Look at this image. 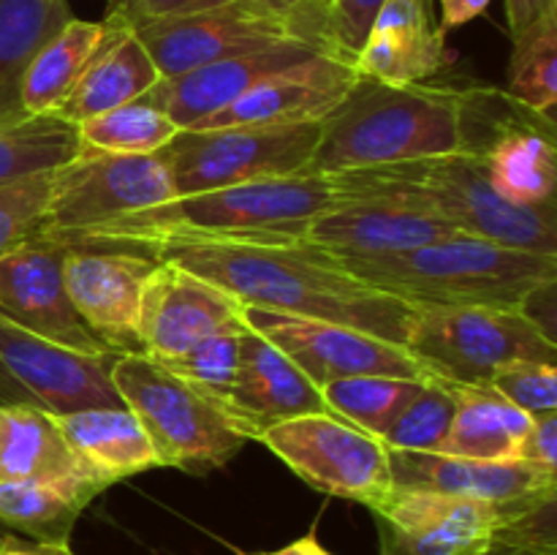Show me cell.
<instances>
[{
    "mask_svg": "<svg viewBox=\"0 0 557 555\" xmlns=\"http://www.w3.org/2000/svg\"><path fill=\"white\" fill-rule=\"evenodd\" d=\"M520 460L557 471V414L533 419L522 439Z\"/></svg>",
    "mask_w": 557,
    "mask_h": 555,
    "instance_id": "obj_43",
    "label": "cell"
},
{
    "mask_svg": "<svg viewBox=\"0 0 557 555\" xmlns=\"http://www.w3.org/2000/svg\"><path fill=\"white\" fill-rule=\"evenodd\" d=\"M482 555H542V553H528V550H520V547H511V544L495 542L493 547H490L487 553H482Z\"/></svg>",
    "mask_w": 557,
    "mask_h": 555,
    "instance_id": "obj_48",
    "label": "cell"
},
{
    "mask_svg": "<svg viewBox=\"0 0 557 555\" xmlns=\"http://www.w3.org/2000/svg\"><path fill=\"white\" fill-rule=\"evenodd\" d=\"M85 501L65 490L33 482H0V528L52 547H71Z\"/></svg>",
    "mask_w": 557,
    "mask_h": 555,
    "instance_id": "obj_32",
    "label": "cell"
},
{
    "mask_svg": "<svg viewBox=\"0 0 557 555\" xmlns=\"http://www.w3.org/2000/svg\"><path fill=\"white\" fill-rule=\"evenodd\" d=\"M223 3H228V0H109L103 20L134 30V27L147 25V22L199 14V11L215 9V5Z\"/></svg>",
    "mask_w": 557,
    "mask_h": 555,
    "instance_id": "obj_41",
    "label": "cell"
},
{
    "mask_svg": "<svg viewBox=\"0 0 557 555\" xmlns=\"http://www.w3.org/2000/svg\"><path fill=\"white\" fill-rule=\"evenodd\" d=\"M158 267L150 254L107 245H63V281L82 324L109 354L141 351L139 299Z\"/></svg>",
    "mask_w": 557,
    "mask_h": 555,
    "instance_id": "obj_15",
    "label": "cell"
},
{
    "mask_svg": "<svg viewBox=\"0 0 557 555\" xmlns=\"http://www.w3.org/2000/svg\"><path fill=\"white\" fill-rule=\"evenodd\" d=\"M403 346L433 379L490 384L515 362H555L557 343L520 308H419Z\"/></svg>",
    "mask_w": 557,
    "mask_h": 555,
    "instance_id": "obj_7",
    "label": "cell"
},
{
    "mask_svg": "<svg viewBox=\"0 0 557 555\" xmlns=\"http://www.w3.org/2000/svg\"><path fill=\"white\" fill-rule=\"evenodd\" d=\"M243 332H221L207 341L196 343L194 348L174 357L158 359L166 370L188 381L199 392H205L210 400L218 403V408L226 403L228 392H232L234 381H237L239 368V343H243Z\"/></svg>",
    "mask_w": 557,
    "mask_h": 555,
    "instance_id": "obj_37",
    "label": "cell"
},
{
    "mask_svg": "<svg viewBox=\"0 0 557 555\" xmlns=\"http://www.w3.org/2000/svg\"><path fill=\"white\" fill-rule=\"evenodd\" d=\"M557 11V0H506V20H509L511 38L531 30L539 20Z\"/></svg>",
    "mask_w": 557,
    "mask_h": 555,
    "instance_id": "obj_44",
    "label": "cell"
},
{
    "mask_svg": "<svg viewBox=\"0 0 557 555\" xmlns=\"http://www.w3.org/2000/svg\"><path fill=\"white\" fill-rule=\"evenodd\" d=\"M381 555H482L509 511L487 501L392 488L370 506Z\"/></svg>",
    "mask_w": 557,
    "mask_h": 555,
    "instance_id": "obj_14",
    "label": "cell"
},
{
    "mask_svg": "<svg viewBox=\"0 0 557 555\" xmlns=\"http://www.w3.org/2000/svg\"><path fill=\"white\" fill-rule=\"evenodd\" d=\"M0 482L49 484L87 506L107 490L71 452L52 414L33 406H0Z\"/></svg>",
    "mask_w": 557,
    "mask_h": 555,
    "instance_id": "obj_24",
    "label": "cell"
},
{
    "mask_svg": "<svg viewBox=\"0 0 557 555\" xmlns=\"http://www.w3.org/2000/svg\"><path fill=\"white\" fill-rule=\"evenodd\" d=\"M0 316L54 346L90 357L109 354L82 324L65 292L63 245L47 237L30 239L0 259Z\"/></svg>",
    "mask_w": 557,
    "mask_h": 555,
    "instance_id": "obj_17",
    "label": "cell"
},
{
    "mask_svg": "<svg viewBox=\"0 0 557 555\" xmlns=\"http://www.w3.org/2000/svg\"><path fill=\"white\" fill-rule=\"evenodd\" d=\"M172 199H177V188L158 156L79 152L52 172L47 221L38 237L65 243L87 229Z\"/></svg>",
    "mask_w": 557,
    "mask_h": 555,
    "instance_id": "obj_9",
    "label": "cell"
},
{
    "mask_svg": "<svg viewBox=\"0 0 557 555\" xmlns=\"http://www.w3.org/2000/svg\"><path fill=\"white\" fill-rule=\"evenodd\" d=\"M315 54L330 52H321L305 41H286L261 49V52L218 60V63H207L194 71H185V74L169 76V79H158L141 98L166 112L177 128H190V125L201 123L205 118L243 98L250 87H256L275 71L299 63V60L315 58Z\"/></svg>",
    "mask_w": 557,
    "mask_h": 555,
    "instance_id": "obj_22",
    "label": "cell"
},
{
    "mask_svg": "<svg viewBox=\"0 0 557 555\" xmlns=\"http://www.w3.org/2000/svg\"><path fill=\"white\" fill-rule=\"evenodd\" d=\"M479 158L490 185L511 205L536 207L555 201V120L549 114L504 128L487 141Z\"/></svg>",
    "mask_w": 557,
    "mask_h": 555,
    "instance_id": "obj_27",
    "label": "cell"
},
{
    "mask_svg": "<svg viewBox=\"0 0 557 555\" xmlns=\"http://www.w3.org/2000/svg\"><path fill=\"white\" fill-rule=\"evenodd\" d=\"M446 63V33L435 22L433 0H384L354 58L359 74L389 85L428 82Z\"/></svg>",
    "mask_w": 557,
    "mask_h": 555,
    "instance_id": "obj_23",
    "label": "cell"
},
{
    "mask_svg": "<svg viewBox=\"0 0 557 555\" xmlns=\"http://www.w3.org/2000/svg\"><path fill=\"white\" fill-rule=\"evenodd\" d=\"M103 36H107L103 20L90 22L71 16L27 65L20 90L22 109L27 114H58L79 82L82 71L101 47Z\"/></svg>",
    "mask_w": 557,
    "mask_h": 555,
    "instance_id": "obj_29",
    "label": "cell"
},
{
    "mask_svg": "<svg viewBox=\"0 0 557 555\" xmlns=\"http://www.w3.org/2000/svg\"><path fill=\"white\" fill-rule=\"evenodd\" d=\"M389 468L392 488L487 501L509 511V517L557 495V471L525 460L493 462L441 452L389 449Z\"/></svg>",
    "mask_w": 557,
    "mask_h": 555,
    "instance_id": "obj_19",
    "label": "cell"
},
{
    "mask_svg": "<svg viewBox=\"0 0 557 555\" xmlns=\"http://www.w3.org/2000/svg\"><path fill=\"white\" fill-rule=\"evenodd\" d=\"M54 172V169H52ZM52 172L0 185V259L41 234L47 221Z\"/></svg>",
    "mask_w": 557,
    "mask_h": 555,
    "instance_id": "obj_38",
    "label": "cell"
},
{
    "mask_svg": "<svg viewBox=\"0 0 557 555\" xmlns=\"http://www.w3.org/2000/svg\"><path fill=\"white\" fill-rule=\"evenodd\" d=\"M71 16L69 0H0V114L20 112L27 65Z\"/></svg>",
    "mask_w": 557,
    "mask_h": 555,
    "instance_id": "obj_30",
    "label": "cell"
},
{
    "mask_svg": "<svg viewBox=\"0 0 557 555\" xmlns=\"http://www.w3.org/2000/svg\"><path fill=\"white\" fill-rule=\"evenodd\" d=\"M460 150L462 90L433 82L389 85L359 74L321 120L308 172H357Z\"/></svg>",
    "mask_w": 557,
    "mask_h": 555,
    "instance_id": "obj_3",
    "label": "cell"
},
{
    "mask_svg": "<svg viewBox=\"0 0 557 555\" xmlns=\"http://www.w3.org/2000/svg\"><path fill=\"white\" fill-rule=\"evenodd\" d=\"M239 555H335V553H330V550L319 542L315 531H308L305 536L294 539L292 544H286V547L281 550H270V553H239Z\"/></svg>",
    "mask_w": 557,
    "mask_h": 555,
    "instance_id": "obj_47",
    "label": "cell"
},
{
    "mask_svg": "<svg viewBox=\"0 0 557 555\" xmlns=\"http://www.w3.org/2000/svg\"><path fill=\"white\" fill-rule=\"evenodd\" d=\"M150 256L207 278L243 305L346 324L392 343H406L417 313L299 239L172 243L150 250Z\"/></svg>",
    "mask_w": 557,
    "mask_h": 555,
    "instance_id": "obj_1",
    "label": "cell"
},
{
    "mask_svg": "<svg viewBox=\"0 0 557 555\" xmlns=\"http://www.w3.org/2000/svg\"><path fill=\"white\" fill-rule=\"evenodd\" d=\"M359 71L354 60L315 54L275 71L243 98L210 114L190 128H232V125H299L321 123L343 101Z\"/></svg>",
    "mask_w": 557,
    "mask_h": 555,
    "instance_id": "obj_20",
    "label": "cell"
},
{
    "mask_svg": "<svg viewBox=\"0 0 557 555\" xmlns=\"http://www.w3.org/2000/svg\"><path fill=\"white\" fill-rule=\"evenodd\" d=\"M134 33L150 54L161 79L218 60L299 41L286 22L253 0H228L199 14L147 22L134 27Z\"/></svg>",
    "mask_w": 557,
    "mask_h": 555,
    "instance_id": "obj_13",
    "label": "cell"
},
{
    "mask_svg": "<svg viewBox=\"0 0 557 555\" xmlns=\"http://www.w3.org/2000/svg\"><path fill=\"white\" fill-rule=\"evenodd\" d=\"M114 357L54 346L0 316V406H33L52 417L90 406H123L109 375Z\"/></svg>",
    "mask_w": 557,
    "mask_h": 555,
    "instance_id": "obj_11",
    "label": "cell"
},
{
    "mask_svg": "<svg viewBox=\"0 0 557 555\" xmlns=\"http://www.w3.org/2000/svg\"><path fill=\"white\" fill-rule=\"evenodd\" d=\"M245 305L207 278L158 259L139 299L141 351L174 357L221 332L245 330Z\"/></svg>",
    "mask_w": 557,
    "mask_h": 555,
    "instance_id": "obj_16",
    "label": "cell"
},
{
    "mask_svg": "<svg viewBox=\"0 0 557 555\" xmlns=\"http://www.w3.org/2000/svg\"><path fill=\"white\" fill-rule=\"evenodd\" d=\"M109 375L120 400L145 428L161 468L210 473L226 466L248 444L215 400L163 368L150 354H117Z\"/></svg>",
    "mask_w": 557,
    "mask_h": 555,
    "instance_id": "obj_6",
    "label": "cell"
},
{
    "mask_svg": "<svg viewBox=\"0 0 557 555\" xmlns=\"http://www.w3.org/2000/svg\"><path fill=\"white\" fill-rule=\"evenodd\" d=\"M364 199L359 172H302L177 196L74 234L60 245H107L150 254L172 243L299 239L315 218Z\"/></svg>",
    "mask_w": 557,
    "mask_h": 555,
    "instance_id": "obj_2",
    "label": "cell"
},
{
    "mask_svg": "<svg viewBox=\"0 0 557 555\" xmlns=\"http://www.w3.org/2000/svg\"><path fill=\"white\" fill-rule=\"evenodd\" d=\"M243 439L259 441L264 430L286 419L326 411L321 390L264 335L245 326L237 381L221 406Z\"/></svg>",
    "mask_w": 557,
    "mask_h": 555,
    "instance_id": "obj_21",
    "label": "cell"
},
{
    "mask_svg": "<svg viewBox=\"0 0 557 555\" xmlns=\"http://www.w3.org/2000/svg\"><path fill=\"white\" fill-rule=\"evenodd\" d=\"M357 172L364 185V199L397 196L419 201L460 234L490 239L506 248L557 256L555 201L536 207L506 201L490 185L476 152L460 150Z\"/></svg>",
    "mask_w": 557,
    "mask_h": 555,
    "instance_id": "obj_5",
    "label": "cell"
},
{
    "mask_svg": "<svg viewBox=\"0 0 557 555\" xmlns=\"http://www.w3.org/2000/svg\"><path fill=\"white\" fill-rule=\"evenodd\" d=\"M79 156L76 125L60 114H0V185L52 172Z\"/></svg>",
    "mask_w": 557,
    "mask_h": 555,
    "instance_id": "obj_31",
    "label": "cell"
},
{
    "mask_svg": "<svg viewBox=\"0 0 557 555\" xmlns=\"http://www.w3.org/2000/svg\"><path fill=\"white\" fill-rule=\"evenodd\" d=\"M493 0H441V22L444 33L468 25L490 9Z\"/></svg>",
    "mask_w": 557,
    "mask_h": 555,
    "instance_id": "obj_45",
    "label": "cell"
},
{
    "mask_svg": "<svg viewBox=\"0 0 557 555\" xmlns=\"http://www.w3.org/2000/svg\"><path fill=\"white\" fill-rule=\"evenodd\" d=\"M428 379L397 375H351L321 386L326 411L357 424L364 433L384 439L408 403L419 395Z\"/></svg>",
    "mask_w": 557,
    "mask_h": 555,
    "instance_id": "obj_34",
    "label": "cell"
},
{
    "mask_svg": "<svg viewBox=\"0 0 557 555\" xmlns=\"http://www.w3.org/2000/svg\"><path fill=\"white\" fill-rule=\"evenodd\" d=\"M0 555H74L71 547H52V544H38L30 539H22L16 533H5L0 539Z\"/></svg>",
    "mask_w": 557,
    "mask_h": 555,
    "instance_id": "obj_46",
    "label": "cell"
},
{
    "mask_svg": "<svg viewBox=\"0 0 557 555\" xmlns=\"http://www.w3.org/2000/svg\"><path fill=\"white\" fill-rule=\"evenodd\" d=\"M509 92L539 114H553L557 101V11L531 30L511 38Z\"/></svg>",
    "mask_w": 557,
    "mask_h": 555,
    "instance_id": "obj_35",
    "label": "cell"
},
{
    "mask_svg": "<svg viewBox=\"0 0 557 555\" xmlns=\"http://www.w3.org/2000/svg\"><path fill=\"white\" fill-rule=\"evenodd\" d=\"M177 131L172 118L156 103L136 98L76 125V139H79V152L156 156L177 136Z\"/></svg>",
    "mask_w": 557,
    "mask_h": 555,
    "instance_id": "obj_33",
    "label": "cell"
},
{
    "mask_svg": "<svg viewBox=\"0 0 557 555\" xmlns=\"http://www.w3.org/2000/svg\"><path fill=\"white\" fill-rule=\"evenodd\" d=\"M384 0H332V33L343 58L354 60Z\"/></svg>",
    "mask_w": 557,
    "mask_h": 555,
    "instance_id": "obj_42",
    "label": "cell"
},
{
    "mask_svg": "<svg viewBox=\"0 0 557 555\" xmlns=\"http://www.w3.org/2000/svg\"><path fill=\"white\" fill-rule=\"evenodd\" d=\"M343 270L411 308H520L555 286L557 256L506 248L471 234H449L384 259L335 261Z\"/></svg>",
    "mask_w": 557,
    "mask_h": 555,
    "instance_id": "obj_4",
    "label": "cell"
},
{
    "mask_svg": "<svg viewBox=\"0 0 557 555\" xmlns=\"http://www.w3.org/2000/svg\"><path fill=\"white\" fill-rule=\"evenodd\" d=\"M103 25H107V36H103L101 47L96 49L71 96L58 109L60 118L74 125L136 101L161 79L150 54L131 27L114 25L107 20Z\"/></svg>",
    "mask_w": 557,
    "mask_h": 555,
    "instance_id": "obj_26",
    "label": "cell"
},
{
    "mask_svg": "<svg viewBox=\"0 0 557 555\" xmlns=\"http://www.w3.org/2000/svg\"><path fill=\"white\" fill-rule=\"evenodd\" d=\"M65 444L107 488L161 468L145 428L128 406H90L54 417Z\"/></svg>",
    "mask_w": 557,
    "mask_h": 555,
    "instance_id": "obj_25",
    "label": "cell"
},
{
    "mask_svg": "<svg viewBox=\"0 0 557 555\" xmlns=\"http://www.w3.org/2000/svg\"><path fill=\"white\" fill-rule=\"evenodd\" d=\"M321 123L180 128L156 152L172 172L177 196L308 172Z\"/></svg>",
    "mask_w": 557,
    "mask_h": 555,
    "instance_id": "obj_8",
    "label": "cell"
},
{
    "mask_svg": "<svg viewBox=\"0 0 557 555\" xmlns=\"http://www.w3.org/2000/svg\"><path fill=\"white\" fill-rule=\"evenodd\" d=\"M455 386V384H451ZM457 411L441 455L466 460H520V446L533 417L506 400L490 384L455 386Z\"/></svg>",
    "mask_w": 557,
    "mask_h": 555,
    "instance_id": "obj_28",
    "label": "cell"
},
{
    "mask_svg": "<svg viewBox=\"0 0 557 555\" xmlns=\"http://www.w3.org/2000/svg\"><path fill=\"white\" fill-rule=\"evenodd\" d=\"M457 411L455 386L441 379H428L419 395L395 419L384 441L389 449L408 452H438L449 435L451 419Z\"/></svg>",
    "mask_w": 557,
    "mask_h": 555,
    "instance_id": "obj_36",
    "label": "cell"
},
{
    "mask_svg": "<svg viewBox=\"0 0 557 555\" xmlns=\"http://www.w3.org/2000/svg\"><path fill=\"white\" fill-rule=\"evenodd\" d=\"M5 533H9V531H3V528H0V539H3V536H5Z\"/></svg>",
    "mask_w": 557,
    "mask_h": 555,
    "instance_id": "obj_49",
    "label": "cell"
},
{
    "mask_svg": "<svg viewBox=\"0 0 557 555\" xmlns=\"http://www.w3.org/2000/svg\"><path fill=\"white\" fill-rule=\"evenodd\" d=\"M253 3L286 22L299 41L343 58L332 33V0H253Z\"/></svg>",
    "mask_w": 557,
    "mask_h": 555,
    "instance_id": "obj_40",
    "label": "cell"
},
{
    "mask_svg": "<svg viewBox=\"0 0 557 555\" xmlns=\"http://www.w3.org/2000/svg\"><path fill=\"white\" fill-rule=\"evenodd\" d=\"M245 324L292 357L319 390L351 375L433 379L403 343L384 341L354 326L275 313L253 305H245Z\"/></svg>",
    "mask_w": 557,
    "mask_h": 555,
    "instance_id": "obj_12",
    "label": "cell"
},
{
    "mask_svg": "<svg viewBox=\"0 0 557 555\" xmlns=\"http://www.w3.org/2000/svg\"><path fill=\"white\" fill-rule=\"evenodd\" d=\"M498 395L515 403L528 417H549L557 414V365L555 362H515L490 381Z\"/></svg>",
    "mask_w": 557,
    "mask_h": 555,
    "instance_id": "obj_39",
    "label": "cell"
},
{
    "mask_svg": "<svg viewBox=\"0 0 557 555\" xmlns=\"http://www.w3.org/2000/svg\"><path fill=\"white\" fill-rule=\"evenodd\" d=\"M457 234L424 205L397 196H373L315 218L299 243L332 261L384 259Z\"/></svg>",
    "mask_w": 557,
    "mask_h": 555,
    "instance_id": "obj_18",
    "label": "cell"
},
{
    "mask_svg": "<svg viewBox=\"0 0 557 555\" xmlns=\"http://www.w3.org/2000/svg\"><path fill=\"white\" fill-rule=\"evenodd\" d=\"M259 444L324 495L357 501L370 509L392 490L389 446L330 411L272 424Z\"/></svg>",
    "mask_w": 557,
    "mask_h": 555,
    "instance_id": "obj_10",
    "label": "cell"
}]
</instances>
